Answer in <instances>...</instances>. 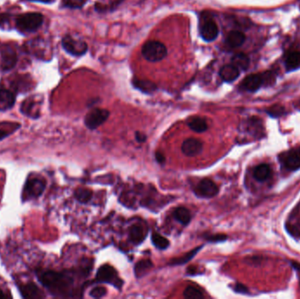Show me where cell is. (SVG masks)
<instances>
[{"instance_id":"cell-1","label":"cell","mask_w":300,"mask_h":299,"mask_svg":"<svg viewBox=\"0 0 300 299\" xmlns=\"http://www.w3.org/2000/svg\"><path fill=\"white\" fill-rule=\"evenodd\" d=\"M38 279L48 291L57 297H69L72 291L74 279L68 273L57 271H40Z\"/></svg>"},{"instance_id":"cell-2","label":"cell","mask_w":300,"mask_h":299,"mask_svg":"<svg viewBox=\"0 0 300 299\" xmlns=\"http://www.w3.org/2000/svg\"><path fill=\"white\" fill-rule=\"evenodd\" d=\"M276 81V76L272 71L255 73L246 76L240 83L239 89L246 92H255L266 83L273 84Z\"/></svg>"},{"instance_id":"cell-3","label":"cell","mask_w":300,"mask_h":299,"mask_svg":"<svg viewBox=\"0 0 300 299\" xmlns=\"http://www.w3.org/2000/svg\"><path fill=\"white\" fill-rule=\"evenodd\" d=\"M141 54L146 60L152 62L163 60L168 54L167 48L162 42L148 41L142 46Z\"/></svg>"},{"instance_id":"cell-4","label":"cell","mask_w":300,"mask_h":299,"mask_svg":"<svg viewBox=\"0 0 300 299\" xmlns=\"http://www.w3.org/2000/svg\"><path fill=\"white\" fill-rule=\"evenodd\" d=\"M43 15L38 12H29L23 14L16 19V27L22 32L33 33L42 27Z\"/></svg>"},{"instance_id":"cell-5","label":"cell","mask_w":300,"mask_h":299,"mask_svg":"<svg viewBox=\"0 0 300 299\" xmlns=\"http://www.w3.org/2000/svg\"><path fill=\"white\" fill-rule=\"evenodd\" d=\"M278 162L282 169L288 172L299 171L300 169V146L282 152L278 155Z\"/></svg>"},{"instance_id":"cell-6","label":"cell","mask_w":300,"mask_h":299,"mask_svg":"<svg viewBox=\"0 0 300 299\" xmlns=\"http://www.w3.org/2000/svg\"><path fill=\"white\" fill-rule=\"evenodd\" d=\"M46 188L44 178L33 177L28 178L23 189V200L36 199L42 196Z\"/></svg>"},{"instance_id":"cell-7","label":"cell","mask_w":300,"mask_h":299,"mask_svg":"<svg viewBox=\"0 0 300 299\" xmlns=\"http://www.w3.org/2000/svg\"><path fill=\"white\" fill-rule=\"evenodd\" d=\"M199 34L205 42H213L219 35V27L214 19L205 16L199 22Z\"/></svg>"},{"instance_id":"cell-8","label":"cell","mask_w":300,"mask_h":299,"mask_svg":"<svg viewBox=\"0 0 300 299\" xmlns=\"http://www.w3.org/2000/svg\"><path fill=\"white\" fill-rule=\"evenodd\" d=\"M96 277L99 283L113 284L118 288L123 284V282L119 278L116 269L109 264L101 266L98 270Z\"/></svg>"},{"instance_id":"cell-9","label":"cell","mask_w":300,"mask_h":299,"mask_svg":"<svg viewBox=\"0 0 300 299\" xmlns=\"http://www.w3.org/2000/svg\"><path fill=\"white\" fill-rule=\"evenodd\" d=\"M109 115H110L109 111L96 108L94 110L91 111L85 116L84 124L88 128L94 130L107 121V119L109 118Z\"/></svg>"},{"instance_id":"cell-10","label":"cell","mask_w":300,"mask_h":299,"mask_svg":"<svg viewBox=\"0 0 300 299\" xmlns=\"http://www.w3.org/2000/svg\"><path fill=\"white\" fill-rule=\"evenodd\" d=\"M61 45L66 52L74 57H81L87 52L88 46L85 42L77 41L69 35H66L62 39Z\"/></svg>"},{"instance_id":"cell-11","label":"cell","mask_w":300,"mask_h":299,"mask_svg":"<svg viewBox=\"0 0 300 299\" xmlns=\"http://www.w3.org/2000/svg\"><path fill=\"white\" fill-rule=\"evenodd\" d=\"M219 187L211 179H203L198 182L194 192L202 198H212L219 193Z\"/></svg>"},{"instance_id":"cell-12","label":"cell","mask_w":300,"mask_h":299,"mask_svg":"<svg viewBox=\"0 0 300 299\" xmlns=\"http://www.w3.org/2000/svg\"><path fill=\"white\" fill-rule=\"evenodd\" d=\"M245 126H246V132L256 140L265 137V128L263 125V122L260 118L255 116L248 118L246 120Z\"/></svg>"},{"instance_id":"cell-13","label":"cell","mask_w":300,"mask_h":299,"mask_svg":"<svg viewBox=\"0 0 300 299\" xmlns=\"http://www.w3.org/2000/svg\"><path fill=\"white\" fill-rule=\"evenodd\" d=\"M0 52H1L0 67L2 68V70L9 71L11 68H14L18 61L15 50L10 46H5Z\"/></svg>"},{"instance_id":"cell-14","label":"cell","mask_w":300,"mask_h":299,"mask_svg":"<svg viewBox=\"0 0 300 299\" xmlns=\"http://www.w3.org/2000/svg\"><path fill=\"white\" fill-rule=\"evenodd\" d=\"M181 149L183 155L188 157H193L201 153L203 150V143L198 139L189 138L182 142Z\"/></svg>"},{"instance_id":"cell-15","label":"cell","mask_w":300,"mask_h":299,"mask_svg":"<svg viewBox=\"0 0 300 299\" xmlns=\"http://www.w3.org/2000/svg\"><path fill=\"white\" fill-rule=\"evenodd\" d=\"M148 235V229L141 223L133 224L129 228V239L135 245L141 244Z\"/></svg>"},{"instance_id":"cell-16","label":"cell","mask_w":300,"mask_h":299,"mask_svg":"<svg viewBox=\"0 0 300 299\" xmlns=\"http://www.w3.org/2000/svg\"><path fill=\"white\" fill-rule=\"evenodd\" d=\"M272 177V169L268 163H260L253 170V178L257 182H264Z\"/></svg>"},{"instance_id":"cell-17","label":"cell","mask_w":300,"mask_h":299,"mask_svg":"<svg viewBox=\"0 0 300 299\" xmlns=\"http://www.w3.org/2000/svg\"><path fill=\"white\" fill-rule=\"evenodd\" d=\"M240 74V70L232 63L224 65L220 70V76H221V79L228 83L236 81L239 77Z\"/></svg>"},{"instance_id":"cell-18","label":"cell","mask_w":300,"mask_h":299,"mask_svg":"<svg viewBox=\"0 0 300 299\" xmlns=\"http://www.w3.org/2000/svg\"><path fill=\"white\" fill-rule=\"evenodd\" d=\"M15 95L11 91L5 90V89H0V111L10 110L14 104H15Z\"/></svg>"},{"instance_id":"cell-19","label":"cell","mask_w":300,"mask_h":299,"mask_svg":"<svg viewBox=\"0 0 300 299\" xmlns=\"http://www.w3.org/2000/svg\"><path fill=\"white\" fill-rule=\"evenodd\" d=\"M285 66L287 72H291L300 67V52L297 50L289 51L285 55Z\"/></svg>"},{"instance_id":"cell-20","label":"cell","mask_w":300,"mask_h":299,"mask_svg":"<svg viewBox=\"0 0 300 299\" xmlns=\"http://www.w3.org/2000/svg\"><path fill=\"white\" fill-rule=\"evenodd\" d=\"M20 293L22 294L23 298L27 299H40L43 297L42 291L33 283L20 286Z\"/></svg>"},{"instance_id":"cell-21","label":"cell","mask_w":300,"mask_h":299,"mask_svg":"<svg viewBox=\"0 0 300 299\" xmlns=\"http://www.w3.org/2000/svg\"><path fill=\"white\" fill-rule=\"evenodd\" d=\"M245 41H246V36L242 32L234 30L231 31L228 34V38H227V44L230 48L236 49V48H238V47L242 45Z\"/></svg>"},{"instance_id":"cell-22","label":"cell","mask_w":300,"mask_h":299,"mask_svg":"<svg viewBox=\"0 0 300 299\" xmlns=\"http://www.w3.org/2000/svg\"><path fill=\"white\" fill-rule=\"evenodd\" d=\"M187 125L196 133H204L208 128L207 122L205 121V119L200 117L190 118Z\"/></svg>"},{"instance_id":"cell-23","label":"cell","mask_w":300,"mask_h":299,"mask_svg":"<svg viewBox=\"0 0 300 299\" xmlns=\"http://www.w3.org/2000/svg\"><path fill=\"white\" fill-rule=\"evenodd\" d=\"M133 84L134 87L138 89L139 91H142L144 93H151L157 89L156 83H152L148 80L139 79V78H133Z\"/></svg>"},{"instance_id":"cell-24","label":"cell","mask_w":300,"mask_h":299,"mask_svg":"<svg viewBox=\"0 0 300 299\" xmlns=\"http://www.w3.org/2000/svg\"><path fill=\"white\" fill-rule=\"evenodd\" d=\"M231 63L239 68L240 70L245 71L249 67L250 60H249V57H247L246 54H236L233 57Z\"/></svg>"},{"instance_id":"cell-25","label":"cell","mask_w":300,"mask_h":299,"mask_svg":"<svg viewBox=\"0 0 300 299\" xmlns=\"http://www.w3.org/2000/svg\"><path fill=\"white\" fill-rule=\"evenodd\" d=\"M173 217L179 223L186 226L190 223L191 220V214L188 209L185 207H179L173 212Z\"/></svg>"},{"instance_id":"cell-26","label":"cell","mask_w":300,"mask_h":299,"mask_svg":"<svg viewBox=\"0 0 300 299\" xmlns=\"http://www.w3.org/2000/svg\"><path fill=\"white\" fill-rule=\"evenodd\" d=\"M202 247H203V246H198V247L194 248V249L191 250L190 252H188V253L184 254V255H182V257L173 259L172 261H170V265L177 266L185 264L186 262H188V261H190V260L193 259L194 256L198 254Z\"/></svg>"},{"instance_id":"cell-27","label":"cell","mask_w":300,"mask_h":299,"mask_svg":"<svg viewBox=\"0 0 300 299\" xmlns=\"http://www.w3.org/2000/svg\"><path fill=\"white\" fill-rule=\"evenodd\" d=\"M151 239L154 246L157 247L158 249L165 250L167 249L170 246V241L167 238H165L164 236L160 235L157 232H153L151 235Z\"/></svg>"},{"instance_id":"cell-28","label":"cell","mask_w":300,"mask_h":299,"mask_svg":"<svg viewBox=\"0 0 300 299\" xmlns=\"http://www.w3.org/2000/svg\"><path fill=\"white\" fill-rule=\"evenodd\" d=\"M153 267V262L149 259H145L141 261H138L136 265L134 267V273H135V277H140L144 275L146 271H148V269H151Z\"/></svg>"},{"instance_id":"cell-29","label":"cell","mask_w":300,"mask_h":299,"mask_svg":"<svg viewBox=\"0 0 300 299\" xmlns=\"http://www.w3.org/2000/svg\"><path fill=\"white\" fill-rule=\"evenodd\" d=\"M75 197L80 203L86 204L92 197V191L86 188H78L75 191Z\"/></svg>"},{"instance_id":"cell-30","label":"cell","mask_w":300,"mask_h":299,"mask_svg":"<svg viewBox=\"0 0 300 299\" xmlns=\"http://www.w3.org/2000/svg\"><path fill=\"white\" fill-rule=\"evenodd\" d=\"M183 297L188 299H202L205 298L201 290L195 286H188L183 292Z\"/></svg>"},{"instance_id":"cell-31","label":"cell","mask_w":300,"mask_h":299,"mask_svg":"<svg viewBox=\"0 0 300 299\" xmlns=\"http://www.w3.org/2000/svg\"><path fill=\"white\" fill-rule=\"evenodd\" d=\"M19 127V125H15L13 123H4L0 124V140L11 135V133Z\"/></svg>"},{"instance_id":"cell-32","label":"cell","mask_w":300,"mask_h":299,"mask_svg":"<svg viewBox=\"0 0 300 299\" xmlns=\"http://www.w3.org/2000/svg\"><path fill=\"white\" fill-rule=\"evenodd\" d=\"M265 112H266V114L268 115H270V117L275 118V119L282 117V116H284V115L287 114L286 109H285L284 106H281V105H274V106H271L269 108H267Z\"/></svg>"},{"instance_id":"cell-33","label":"cell","mask_w":300,"mask_h":299,"mask_svg":"<svg viewBox=\"0 0 300 299\" xmlns=\"http://www.w3.org/2000/svg\"><path fill=\"white\" fill-rule=\"evenodd\" d=\"M107 289L103 286H97L95 288L92 289L90 292V296L93 299H101L103 297L107 295Z\"/></svg>"},{"instance_id":"cell-34","label":"cell","mask_w":300,"mask_h":299,"mask_svg":"<svg viewBox=\"0 0 300 299\" xmlns=\"http://www.w3.org/2000/svg\"><path fill=\"white\" fill-rule=\"evenodd\" d=\"M205 239L209 242H223L228 239V235L223 234H216V235H206Z\"/></svg>"},{"instance_id":"cell-35","label":"cell","mask_w":300,"mask_h":299,"mask_svg":"<svg viewBox=\"0 0 300 299\" xmlns=\"http://www.w3.org/2000/svg\"><path fill=\"white\" fill-rule=\"evenodd\" d=\"M85 0H64V4L68 7L77 8L83 6Z\"/></svg>"},{"instance_id":"cell-36","label":"cell","mask_w":300,"mask_h":299,"mask_svg":"<svg viewBox=\"0 0 300 299\" xmlns=\"http://www.w3.org/2000/svg\"><path fill=\"white\" fill-rule=\"evenodd\" d=\"M234 291L236 293H240V294H247L248 293V288H247V286L244 285V284H240V283L235 284Z\"/></svg>"},{"instance_id":"cell-37","label":"cell","mask_w":300,"mask_h":299,"mask_svg":"<svg viewBox=\"0 0 300 299\" xmlns=\"http://www.w3.org/2000/svg\"><path fill=\"white\" fill-rule=\"evenodd\" d=\"M262 260H263V258L262 256L255 255V256H250V257L247 258V262L253 265H259V264H261Z\"/></svg>"},{"instance_id":"cell-38","label":"cell","mask_w":300,"mask_h":299,"mask_svg":"<svg viewBox=\"0 0 300 299\" xmlns=\"http://www.w3.org/2000/svg\"><path fill=\"white\" fill-rule=\"evenodd\" d=\"M290 263H291V266L293 267V269L296 271L298 277L300 279V262H298L296 261H291Z\"/></svg>"},{"instance_id":"cell-39","label":"cell","mask_w":300,"mask_h":299,"mask_svg":"<svg viewBox=\"0 0 300 299\" xmlns=\"http://www.w3.org/2000/svg\"><path fill=\"white\" fill-rule=\"evenodd\" d=\"M135 139H136L138 142L142 143V142H145V141L147 140V136H146V134H144L143 133L136 132V133H135Z\"/></svg>"},{"instance_id":"cell-40","label":"cell","mask_w":300,"mask_h":299,"mask_svg":"<svg viewBox=\"0 0 300 299\" xmlns=\"http://www.w3.org/2000/svg\"><path fill=\"white\" fill-rule=\"evenodd\" d=\"M156 159L158 163L163 164L165 163V156L164 154H162L161 152H156Z\"/></svg>"},{"instance_id":"cell-41","label":"cell","mask_w":300,"mask_h":299,"mask_svg":"<svg viewBox=\"0 0 300 299\" xmlns=\"http://www.w3.org/2000/svg\"><path fill=\"white\" fill-rule=\"evenodd\" d=\"M6 20V17L4 15H0V24L1 23H4V21Z\"/></svg>"},{"instance_id":"cell-42","label":"cell","mask_w":300,"mask_h":299,"mask_svg":"<svg viewBox=\"0 0 300 299\" xmlns=\"http://www.w3.org/2000/svg\"><path fill=\"white\" fill-rule=\"evenodd\" d=\"M5 298H6V296L4 295L3 291L0 289V299H5Z\"/></svg>"},{"instance_id":"cell-43","label":"cell","mask_w":300,"mask_h":299,"mask_svg":"<svg viewBox=\"0 0 300 299\" xmlns=\"http://www.w3.org/2000/svg\"><path fill=\"white\" fill-rule=\"evenodd\" d=\"M31 1H36V2H43V3H49L51 0H31Z\"/></svg>"},{"instance_id":"cell-44","label":"cell","mask_w":300,"mask_h":299,"mask_svg":"<svg viewBox=\"0 0 300 299\" xmlns=\"http://www.w3.org/2000/svg\"></svg>"}]
</instances>
